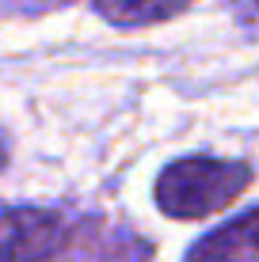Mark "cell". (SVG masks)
Returning <instances> with one entry per match:
<instances>
[{
  "mask_svg": "<svg viewBox=\"0 0 259 262\" xmlns=\"http://www.w3.org/2000/svg\"><path fill=\"white\" fill-rule=\"evenodd\" d=\"M252 186V164L225 156H183L172 160L153 183L156 209L172 221H202L244 198Z\"/></svg>",
  "mask_w": 259,
  "mask_h": 262,
  "instance_id": "obj_1",
  "label": "cell"
},
{
  "mask_svg": "<svg viewBox=\"0 0 259 262\" xmlns=\"http://www.w3.org/2000/svg\"><path fill=\"white\" fill-rule=\"evenodd\" d=\"M88 221H73L61 209L8 205L0 262H61L80 243Z\"/></svg>",
  "mask_w": 259,
  "mask_h": 262,
  "instance_id": "obj_2",
  "label": "cell"
},
{
  "mask_svg": "<svg viewBox=\"0 0 259 262\" xmlns=\"http://www.w3.org/2000/svg\"><path fill=\"white\" fill-rule=\"evenodd\" d=\"M183 262H259V209L240 213L206 232Z\"/></svg>",
  "mask_w": 259,
  "mask_h": 262,
  "instance_id": "obj_3",
  "label": "cell"
},
{
  "mask_svg": "<svg viewBox=\"0 0 259 262\" xmlns=\"http://www.w3.org/2000/svg\"><path fill=\"white\" fill-rule=\"evenodd\" d=\"M194 0H95V12L103 15L111 27H153V23H168L175 15H183Z\"/></svg>",
  "mask_w": 259,
  "mask_h": 262,
  "instance_id": "obj_4",
  "label": "cell"
},
{
  "mask_svg": "<svg viewBox=\"0 0 259 262\" xmlns=\"http://www.w3.org/2000/svg\"><path fill=\"white\" fill-rule=\"evenodd\" d=\"M27 12H46V8H61V4H73V0H23Z\"/></svg>",
  "mask_w": 259,
  "mask_h": 262,
  "instance_id": "obj_5",
  "label": "cell"
}]
</instances>
